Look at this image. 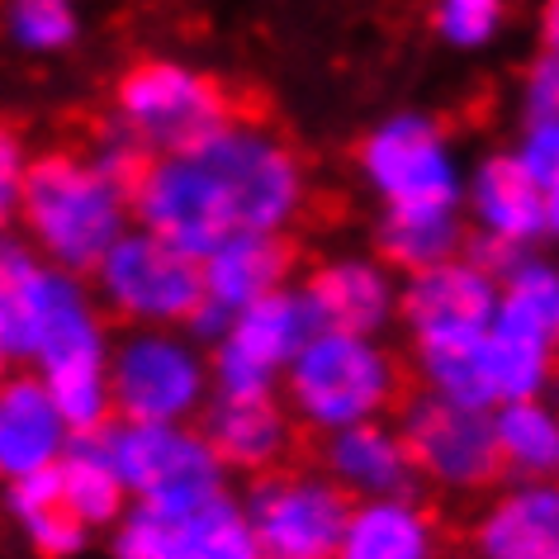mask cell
I'll return each instance as SVG.
<instances>
[{
    "instance_id": "obj_1",
    "label": "cell",
    "mask_w": 559,
    "mask_h": 559,
    "mask_svg": "<svg viewBox=\"0 0 559 559\" xmlns=\"http://www.w3.org/2000/svg\"><path fill=\"white\" fill-rule=\"evenodd\" d=\"M129 228V190L109 180L86 152L52 147L29 157L15 233L48 265L86 280Z\"/></svg>"
},
{
    "instance_id": "obj_2",
    "label": "cell",
    "mask_w": 559,
    "mask_h": 559,
    "mask_svg": "<svg viewBox=\"0 0 559 559\" xmlns=\"http://www.w3.org/2000/svg\"><path fill=\"white\" fill-rule=\"evenodd\" d=\"M403 394H408L403 360L380 337H352V332L318 328L280 374V403L295 427H313L323 437L389 417Z\"/></svg>"
},
{
    "instance_id": "obj_3",
    "label": "cell",
    "mask_w": 559,
    "mask_h": 559,
    "mask_svg": "<svg viewBox=\"0 0 559 559\" xmlns=\"http://www.w3.org/2000/svg\"><path fill=\"white\" fill-rule=\"evenodd\" d=\"M228 233H289L309 204L304 157L257 119H228L190 147Z\"/></svg>"
},
{
    "instance_id": "obj_4",
    "label": "cell",
    "mask_w": 559,
    "mask_h": 559,
    "mask_svg": "<svg viewBox=\"0 0 559 559\" xmlns=\"http://www.w3.org/2000/svg\"><path fill=\"white\" fill-rule=\"evenodd\" d=\"M233 119V100L209 72L180 58H143L115 81L105 129L143 157L190 152Z\"/></svg>"
},
{
    "instance_id": "obj_5",
    "label": "cell",
    "mask_w": 559,
    "mask_h": 559,
    "mask_svg": "<svg viewBox=\"0 0 559 559\" xmlns=\"http://www.w3.org/2000/svg\"><path fill=\"white\" fill-rule=\"evenodd\" d=\"M555 346H559V271L550 257L526 251L498 280V304L484 332L498 403L545 399V389L555 380Z\"/></svg>"
},
{
    "instance_id": "obj_6",
    "label": "cell",
    "mask_w": 559,
    "mask_h": 559,
    "mask_svg": "<svg viewBox=\"0 0 559 559\" xmlns=\"http://www.w3.org/2000/svg\"><path fill=\"white\" fill-rule=\"evenodd\" d=\"M209 403V356L180 328H129L109 342L115 423L186 427Z\"/></svg>"
},
{
    "instance_id": "obj_7",
    "label": "cell",
    "mask_w": 559,
    "mask_h": 559,
    "mask_svg": "<svg viewBox=\"0 0 559 559\" xmlns=\"http://www.w3.org/2000/svg\"><path fill=\"white\" fill-rule=\"evenodd\" d=\"M105 441L123 488H129V502L166 516V522H180V516L200 512L204 502L228 493V469L190 427L109 423Z\"/></svg>"
},
{
    "instance_id": "obj_8",
    "label": "cell",
    "mask_w": 559,
    "mask_h": 559,
    "mask_svg": "<svg viewBox=\"0 0 559 559\" xmlns=\"http://www.w3.org/2000/svg\"><path fill=\"white\" fill-rule=\"evenodd\" d=\"M356 166L380 209H460L465 162L441 119L423 109H399L360 138ZM465 214V209H460Z\"/></svg>"
},
{
    "instance_id": "obj_9",
    "label": "cell",
    "mask_w": 559,
    "mask_h": 559,
    "mask_svg": "<svg viewBox=\"0 0 559 559\" xmlns=\"http://www.w3.org/2000/svg\"><path fill=\"white\" fill-rule=\"evenodd\" d=\"M261 559H337L352 498L318 465H275L251 474L237 498Z\"/></svg>"
},
{
    "instance_id": "obj_10",
    "label": "cell",
    "mask_w": 559,
    "mask_h": 559,
    "mask_svg": "<svg viewBox=\"0 0 559 559\" xmlns=\"http://www.w3.org/2000/svg\"><path fill=\"white\" fill-rule=\"evenodd\" d=\"M91 295L129 328H180L200 304V261L143 228H129L95 261Z\"/></svg>"
},
{
    "instance_id": "obj_11",
    "label": "cell",
    "mask_w": 559,
    "mask_h": 559,
    "mask_svg": "<svg viewBox=\"0 0 559 559\" xmlns=\"http://www.w3.org/2000/svg\"><path fill=\"white\" fill-rule=\"evenodd\" d=\"M318 332L313 309L299 285L271 289L265 299L233 313L228 332L209 346V394L218 399H261L280 394V374Z\"/></svg>"
},
{
    "instance_id": "obj_12",
    "label": "cell",
    "mask_w": 559,
    "mask_h": 559,
    "mask_svg": "<svg viewBox=\"0 0 559 559\" xmlns=\"http://www.w3.org/2000/svg\"><path fill=\"white\" fill-rule=\"evenodd\" d=\"M493 408H460L427 389L399 399L394 431L408 451L423 484L451 488V493H484L502 479V460L493 441Z\"/></svg>"
},
{
    "instance_id": "obj_13",
    "label": "cell",
    "mask_w": 559,
    "mask_h": 559,
    "mask_svg": "<svg viewBox=\"0 0 559 559\" xmlns=\"http://www.w3.org/2000/svg\"><path fill=\"white\" fill-rule=\"evenodd\" d=\"M465 223L493 242L540 251L559 233V190L536 186L512 152H488L465 171Z\"/></svg>"
},
{
    "instance_id": "obj_14",
    "label": "cell",
    "mask_w": 559,
    "mask_h": 559,
    "mask_svg": "<svg viewBox=\"0 0 559 559\" xmlns=\"http://www.w3.org/2000/svg\"><path fill=\"white\" fill-rule=\"evenodd\" d=\"M498 304V280L469 257H451L427 271L399 275V318L408 346L484 337Z\"/></svg>"
},
{
    "instance_id": "obj_15",
    "label": "cell",
    "mask_w": 559,
    "mask_h": 559,
    "mask_svg": "<svg viewBox=\"0 0 559 559\" xmlns=\"http://www.w3.org/2000/svg\"><path fill=\"white\" fill-rule=\"evenodd\" d=\"M299 289L323 332L384 337L399 318V275L380 257H328Z\"/></svg>"
},
{
    "instance_id": "obj_16",
    "label": "cell",
    "mask_w": 559,
    "mask_h": 559,
    "mask_svg": "<svg viewBox=\"0 0 559 559\" xmlns=\"http://www.w3.org/2000/svg\"><path fill=\"white\" fill-rule=\"evenodd\" d=\"M200 437L209 451L218 455V465L228 474H265L285 465L295 455V417L285 413L280 394L261 399H218L209 394L200 408Z\"/></svg>"
},
{
    "instance_id": "obj_17",
    "label": "cell",
    "mask_w": 559,
    "mask_h": 559,
    "mask_svg": "<svg viewBox=\"0 0 559 559\" xmlns=\"http://www.w3.org/2000/svg\"><path fill=\"white\" fill-rule=\"evenodd\" d=\"M318 469H323L352 502L417 498V488H423V479H417L413 460L403 451V441H399V431L389 417L328 431L323 451H318Z\"/></svg>"
},
{
    "instance_id": "obj_18",
    "label": "cell",
    "mask_w": 559,
    "mask_h": 559,
    "mask_svg": "<svg viewBox=\"0 0 559 559\" xmlns=\"http://www.w3.org/2000/svg\"><path fill=\"white\" fill-rule=\"evenodd\" d=\"M81 275L48 265L20 233H0V352L10 366H29L38 332H44L52 304Z\"/></svg>"
},
{
    "instance_id": "obj_19",
    "label": "cell",
    "mask_w": 559,
    "mask_h": 559,
    "mask_svg": "<svg viewBox=\"0 0 559 559\" xmlns=\"http://www.w3.org/2000/svg\"><path fill=\"white\" fill-rule=\"evenodd\" d=\"M200 285L204 299L218 309H247L265 299L271 289L295 285V242L289 233H233L200 257Z\"/></svg>"
},
{
    "instance_id": "obj_20",
    "label": "cell",
    "mask_w": 559,
    "mask_h": 559,
    "mask_svg": "<svg viewBox=\"0 0 559 559\" xmlns=\"http://www.w3.org/2000/svg\"><path fill=\"white\" fill-rule=\"evenodd\" d=\"M479 559H559V488L526 479L498 493L474 522Z\"/></svg>"
},
{
    "instance_id": "obj_21",
    "label": "cell",
    "mask_w": 559,
    "mask_h": 559,
    "mask_svg": "<svg viewBox=\"0 0 559 559\" xmlns=\"http://www.w3.org/2000/svg\"><path fill=\"white\" fill-rule=\"evenodd\" d=\"M67 423L52 408L38 374H5L0 384V479H20L29 469H44L62 455Z\"/></svg>"
},
{
    "instance_id": "obj_22",
    "label": "cell",
    "mask_w": 559,
    "mask_h": 559,
    "mask_svg": "<svg viewBox=\"0 0 559 559\" xmlns=\"http://www.w3.org/2000/svg\"><path fill=\"white\" fill-rule=\"evenodd\" d=\"M441 531L417 498L352 502L337 559H437Z\"/></svg>"
},
{
    "instance_id": "obj_23",
    "label": "cell",
    "mask_w": 559,
    "mask_h": 559,
    "mask_svg": "<svg viewBox=\"0 0 559 559\" xmlns=\"http://www.w3.org/2000/svg\"><path fill=\"white\" fill-rule=\"evenodd\" d=\"M58 484H62V508L76 516L81 526H115L123 508H129V488H123L115 455H109L105 427L100 431H72L62 445Z\"/></svg>"
},
{
    "instance_id": "obj_24",
    "label": "cell",
    "mask_w": 559,
    "mask_h": 559,
    "mask_svg": "<svg viewBox=\"0 0 559 559\" xmlns=\"http://www.w3.org/2000/svg\"><path fill=\"white\" fill-rule=\"evenodd\" d=\"M469 223L460 209H380L374 218V257L394 275H413L465 251Z\"/></svg>"
},
{
    "instance_id": "obj_25",
    "label": "cell",
    "mask_w": 559,
    "mask_h": 559,
    "mask_svg": "<svg viewBox=\"0 0 559 559\" xmlns=\"http://www.w3.org/2000/svg\"><path fill=\"white\" fill-rule=\"evenodd\" d=\"M493 441L502 474H522V479H550L559 465V417L545 399H508L493 403Z\"/></svg>"
},
{
    "instance_id": "obj_26",
    "label": "cell",
    "mask_w": 559,
    "mask_h": 559,
    "mask_svg": "<svg viewBox=\"0 0 559 559\" xmlns=\"http://www.w3.org/2000/svg\"><path fill=\"white\" fill-rule=\"evenodd\" d=\"M413 374H417V389H427V394H437L445 403H460V408H493L498 403L484 337L413 346Z\"/></svg>"
},
{
    "instance_id": "obj_27",
    "label": "cell",
    "mask_w": 559,
    "mask_h": 559,
    "mask_svg": "<svg viewBox=\"0 0 559 559\" xmlns=\"http://www.w3.org/2000/svg\"><path fill=\"white\" fill-rule=\"evenodd\" d=\"M166 559H261V550H257V540H251L237 498L223 493L214 502H204L200 512L180 516Z\"/></svg>"
},
{
    "instance_id": "obj_28",
    "label": "cell",
    "mask_w": 559,
    "mask_h": 559,
    "mask_svg": "<svg viewBox=\"0 0 559 559\" xmlns=\"http://www.w3.org/2000/svg\"><path fill=\"white\" fill-rule=\"evenodd\" d=\"M5 38L29 58H58L81 44L76 0H5Z\"/></svg>"
},
{
    "instance_id": "obj_29",
    "label": "cell",
    "mask_w": 559,
    "mask_h": 559,
    "mask_svg": "<svg viewBox=\"0 0 559 559\" xmlns=\"http://www.w3.org/2000/svg\"><path fill=\"white\" fill-rule=\"evenodd\" d=\"M431 24H437L441 44H451L460 52H479L508 24V0H437L431 5Z\"/></svg>"
},
{
    "instance_id": "obj_30",
    "label": "cell",
    "mask_w": 559,
    "mask_h": 559,
    "mask_svg": "<svg viewBox=\"0 0 559 559\" xmlns=\"http://www.w3.org/2000/svg\"><path fill=\"white\" fill-rule=\"evenodd\" d=\"M171 531H176V522H166V516L129 502L123 516L115 522V559H166V550H171Z\"/></svg>"
},
{
    "instance_id": "obj_31",
    "label": "cell",
    "mask_w": 559,
    "mask_h": 559,
    "mask_svg": "<svg viewBox=\"0 0 559 559\" xmlns=\"http://www.w3.org/2000/svg\"><path fill=\"white\" fill-rule=\"evenodd\" d=\"M516 166L545 190H559V119H531L522 123L512 143Z\"/></svg>"
},
{
    "instance_id": "obj_32",
    "label": "cell",
    "mask_w": 559,
    "mask_h": 559,
    "mask_svg": "<svg viewBox=\"0 0 559 559\" xmlns=\"http://www.w3.org/2000/svg\"><path fill=\"white\" fill-rule=\"evenodd\" d=\"M20 526L29 531L38 555H48V559H76V555H86V545H91V526H81L67 508H48Z\"/></svg>"
},
{
    "instance_id": "obj_33",
    "label": "cell",
    "mask_w": 559,
    "mask_h": 559,
    "mask_svg": "<svg viewBox=\"0 0 559 559\" xmlns=\"http://www.w3.org/2000/svg\"><path fill=\"white\" fill-rule=\"evenodd\" d=\"M29 143L0 123V233H15L20 223V194H24V171H29Z\"/></svg>"
},
{
    "instance_id": "obj_34",
    "label": "cell",
    "mask_w": 559,
    "mask_h": 559,
    "mask_svg": "<svg viewBox=\"0 0 559 559\" xmlns=\"http://www.w3.org/2000/svg\"><path fill=\"white\" fill-rule=\"evenodd\" d=\"M559 119V48H540L522 76V123Z\"/></svg>"
},
{
    "instance_id": "obj_35",
    "label": "cell",
    "mask_w": 559,
    "mask_h": 559,
    "mask_svg": "<svg viewBox=\"0 0 559 559\" xmlns=\"http://www.w3.org/2000/svg\"><path fill=\"white\" fill-rule=\"evenodd\" d=\"M5 502L20 522L48 512V508H62V484H58V465H44V469H29L20 479H5Z\"/></svg>"
},
{
    "instance_id": "obj_36",
    "label": "cell",
    "mask_w": 559,
    "mask_h": 559,
    "mask_svg": "<svg viewBox=\"0 0 559 559\" xmlns=\"http://www.w3.org/2000/svg\"><path fill=\"white\" fill-rule=\"evenodd\" d=\"M540 48H559V0L540 5Z\"/></svg>"
},
{
    "instance_id": "obj_37",
    "label": "cell",
    "mask_w": 559,
    "mask_h": 559,
    "mask_svg": "<svg viewBox=\"0 0 559 559\" xmlns=\"http://www.w3.org/2000/svg\"><path fill=\"white\" fill-rule=\"evenodd\" d=\"M5 374H10V360H5V352H0V384H5Z\"/></svg>"
}]
</instances>
